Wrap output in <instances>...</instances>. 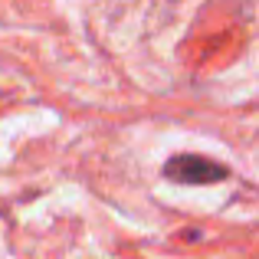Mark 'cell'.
Listing matches in <instances>:
<instances>
[{"label": "cell", "mask_w": 259, "mask_h": 259, "mask_svg": "<svg viewBox=\"0 0 259 259\" xmlns=\"http://www.w3.org/2000/svg\"><path fill=\"white\" fill-rule=\"evenodd\" d=\"M164 177L174 184H187V187H203V184L227 181L230 171L220 161L203 158V154H174L164 164Z\"/></svg>", "instance_id": "1"}]
</instances>
